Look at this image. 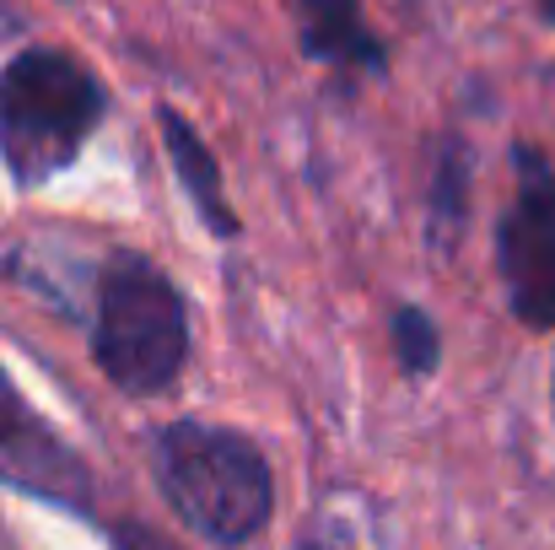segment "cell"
Wrapping results in <instances>:
<instances>
[{
    "mask_svg": "<svg viewBox=\"0 0 555 550\" xmlns=\"http://www.w3.org/2000/svg\"><path fill=\"white\" fill-rule=\"evenodd\" d=\"M388 335H393V362L404 378H431L442 367V330L421 303H399Z\"/></svg>",
    "mask_w": 555,
    "mask_h": 550,
    "instance_id": "ba28073f",
    "label": "cell"
},
{
    "mask_svg": "<svg viewBox=\"0 0 555 550\" xmlns=\"http://www.w3.org/2000/svg\"><path fill=\"white\" fill-rule=\"evenodd\" d=\"M108 540H114V550H179V546H168L157 529H146V524H114Z\"/></svg>",
    "mask_w": 555,
    "mask_h": 550,
    "instance_id": "30bf717a",
    "label": "cell"
},
{
    "mask_svg": "<svg viewBox=\"0 0 555 550\" xmlns=\"http://www.w3.org/2000/svg\"><path fill=\"white\" fill-rule=\"evenodd\" d=\"M152 475L163 502L205 546H254L275 513V470L264 448L216 421H168L152 437Z\"/></svg>",
    "mask_w": 555,
    "mask_h": 550,
    "instance_id": "6da1fadb",
    "label": "cell"
},
{
    "mask_svg": "<svg viewBox=\"0 0 555 550\" xmlns=\"http://www.w3.org/2000/svg\"><path fill=\"white\" fill-rule=\"evenodd\" d=\"M0 486L65 513H92L98 502L87 459L22 399L5 367H0Z\"/></svg>",
    "mask_w": 555,
    "mask_h": 550,
    "instance_id": "5b68a950",
    "label": "cell"
},
{
    "mask_svg": "<svg viewBox=\"0 0 555 550\" xmlns=\"http://www.w3.org/2000/svg\"><path fill=\"white\" fill-rule=\"evenodd\" d=\"M108 114L103 81L65 49H22L0 71V163L16 189L60 179Z\"/></svg>",
    "mask_w": 555,
    "mask_h": 550,
    "instance_id": "7a4b0ae2",
    "label": "cell"
},
{
    "mask_svg": "<svg viewBox=\"0 0 555 550\" xmlns=\"http://www.w3.org/2000/svg\"><path fill=\"white\" fill-rule=\"evenodd\" d=\"M540 5H545V16H551V22H555V0H540Z\"/></svg>",
    "mask_w": 555,
    "mask_h": 550,
    "instance_id": "8fae6325",
    "label": "cell"
},
{
    "mask_svg": "<svg viewBox=\"0 0 555 550\" xmlns=\"http://www.w3.org/2000/svg\"><path fill=\"white\" fill-rule=\"evenodd\" d=\"M464 216H469V152H464V141H442V157L431 174V221L453 243Z\"/></svg>",
    "mask_w": 555,
    "mask_h": 550,
    "instance_id": "9c48e42d",
    "label": "cell"
},
{
    "mask_svg": "<svg viewBox=\"0 0 555 550\" xmlns=\"http://www.w3.org/2000/svg\"><path fill=\"white\" fill-rule=\"evenodd\" d=\"M551 410H555V378H551Z\"/></svg>",
    "mask_w": 555,
    "mask_h": 550,
    "instance_id": "7c38bea8",
    "label": "cell"
},
{
    "mask_svg": "<svg viewBox=\"0 0 555 550\" xmlns=\"http://www.w3.org/2000/svg\"><path fill=\"white\" fill-rule=\"evenodd\" d=\"M518 189L496 221V270L507 308L529 330H555V168L529 141L513 146Z\"/></svg>",
    "mask_w": 555,
    "mask_h": 550,
    "instance_id": "277c9868",
    "label": "cell"
},
{
    "mask_svg": "<svg viewBox=\"0 0 555 550\" xmlns=\"http://www.w3.org/2000/svg\"><path fill=\"white\" fill-rule=\"evenodd\" d=\"M302 16V54L340 65V71H388V49L362 22V0H297Z\"/></svg>",
    "mask_w": 555,
    "mask_h": 550,
    "instance_id": "8992f818",
    "label": "cell"
},
{
    "mask_svg": "<svg viewBox=\"0 0 555 550\" xmlns=\"http://www.w3.org/2000/svg\"><path fill=\"white\" fill-rule=\"evenodd\" d=\"M157 125H163V146L173 157V174L184 183L189 205L199 210V221L216 232V238H237V216L227 205V189H221V168L210 157V146L199 141V130L189 125L179 108H157Z\"/></svg>",
    "mask_w": 555,
    "mask_h": 550,
    "instance_id": "52a82bcc",
    "label": "cell"
},
{
    "mask_svg": "<svg viewBox=\"0 0 555 550\" xmlns=\"http://www.w3.org/2000/svg\"><path fill=\"white\" fill-rule=\"evenodd\" d=\"M92 362L119 394L152 399L179 383L189 362V303L163 265L119 248L98 270Z\"/></svg>",
    "mask_w": 555,
    "mask_h": 550,
    "instance_id": "3957f363",
    "label": "cell"
}]
</instances>
